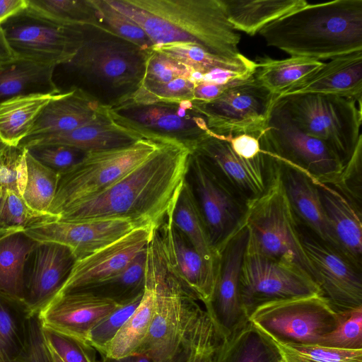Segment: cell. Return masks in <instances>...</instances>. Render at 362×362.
<instances>
[{"label":"cell","mask_w":362,"mask_h":362,"mask_svg":"<svg viewBox=\"0 0 362 362\" xmlns=\"http://www.w3.org/2000/svg\"><path fill=\"white\" fill-rule=\"evenodd\" d=\"M192 149L163 142L144 161L104 190L64 208L57 221L124 219L157 230L187 178Z\"/></svg>","instance_id":"6da1fadb"},{"label":"cell","mask_w":362,"mask_h":362,"mask_svg":"<svg viewBox=\"0 0 362 362\" xmlns=\"http://www.w3.org/2000/svg\"><path fill=\"white\" fill-rule=\"evenodd\" d=\"M106 1L136 23L153 46L189 43L220 57L240 54V35L228 21L221 0Z\"/></svg>","instance_id":"7a4b0ae2"},{"label":"cell","mask_w":362,"mask_h":362,"mask_svg":"<svg viewBox=\"0 0 362 362\" xmlns=\"http://www.w3.org/2000/svg\"><path fill=\"white\" fill-rule=\"evenodd\" d=\"M268 46L320 61L362 50V0L308 4L258 33Z\"/></svg>","instance_id":"3957f363"},{"label":"cell","mask_w":362,"mask_h":362,"mask_svg":"<svg viewBox=\"0 0 362 362\" xmlns=\"http://www.w3.org/2000/svg\"><path fill=\"white\" fill-rule=\"evenodd\" d=\"M83 38L64 66L78 89L107 108L129 98L140 87L148 50L100 25H83Z\"/></svg>","instance_id":"277c9868"},{"label":"cell","mask_w":362,"mask_h":362,"mask_svg":"<svg viewBox=\"0 0 362 362\" xmlns=\"http://www.w3.org/2000/svg\"><path fill=\"white\" fill-rule=\"evenodd\" d=\"M266 153L269 161L268 184L260 196L247 203L244 223L248 233L246 247L299 270L316 283L315 271L301 243L299 224L286 196L280 164L275 156Z\"/></svg>","instance_id":"5b68a950"},{"label":"cell","mask_w":362,"mask_h":362,"mask_svg":"<svg viewBox=\"0 0 362 362\" xmlns=\"http://www.w3.org/2000/svg\"><path fill=\"white\" fill-rule=\"evenodd\" d=\"M151 245L155 271V312L148 334L135 354L145 356L154 362H164L185 346L204 308L167 269L157 230Z\"/></svg>","instance_id":"8992f818"},{"label":"cell","mask_w":362,"mask_h":362,"mask_svg":"<svg viewBox=\"0 0 362 362\" xmlns=\"http://www.w3.org/2000/svg\"><path fill=\"white\" fill-rule=\"evenodd\" d=\"M276 101L303 132L324 141L346 163L361 135V107H357L356 100L302 93L278 97Z\"/></svg>","instance_id":"52a82bcc"},{"label":"cell","mask_w":362,"mask_h":362,"mask_svg":"<svg viewBox=\"0 0 362 362\" xmlns=\"http://www.w3.org/2000/svg\"><path fill=\"white\" fill-rule=\"evenodd\" d=\"M163 142L141 138L129 146L88 152L80 163L59 175L48 213L58 216L66 206L107 188L144 161Z\"/></svg>","instance_id":"ba28073f"},{"label":"cell","mask_w":362,"mask_h":362,"mask_svg":"<svg viewBox=\"0 0 362 362\" xmlns=\"http://www.w3.org/2000/svg\"><path fill=\"white\" fill-rule=\"evenodd\" d=\"M107 112L115 123L144 138L177 142L192 150L212 134L191 100L138 102L127 99L107 108Z\"/></svg>","instance_id":"9c48e42d"},{"label":"cell","mask_w":362,"mask_h":362,"mask_svg":"<svg viewBox=\"0 0 362 362\" xmlns=\"http://www.w3.org/2000/svg\"><path fill=\"white\" fill-rule=\"evenodd\" d=\"M341 317L320 294L268 302L257 307L249 320L273 340L318 344Z\"/></svg>","instance_id":"30bf717a"},{"label":"cell","mask_w":362,"mask_h":362,"mask_svg":"<svg viewBox=\"0 0 362 362\" xmlns=\"http://www.w3.org/2000/svg\"><path fill=\"white\" fill-rule=\"evenodd\" d=\"M257 139L262 151L322 182H334L345 165L327 144L303 132L276 99L267 126Z\"/></svg>","instance_id":"8fae6325"},{"label":"cell","mask_w":362,"mask_h":362,"mask_svg":"<svg viewBox=\"0 0 362 362\" xmlns=\"http://www.w3.org/2000/svg\"><path fill=\"white\" fill-rule=\"evenodd\" d=\"M1 27L16 58L48 66L69 62L83 38V25L59 23L28 6Z\"/></svg>","instance_id":"7c38bea8"},{"label":"cell","mask_w":362,"mask_h":362,"mask_svg":"<svg viewBox=\"0 0 362 362\" xmlns=\"http://www.w3.org/2000/svg\"><path fill=\"white\" fill-rule=\"evenodd\" d=\"M187 175H190L191 181L188 182L211 241L220 253L227 242L244 226L247 202L195 149L189 156Z\"/></svg>","instance_id":"4fadbf2b"},{"label":"cell","mask_w":362,"mask_h":362,"mask_svg":"<svg viewBox=\"0 0 362 362\" xmlns=\"http://www.w3.org/2000/svg\"><path fill=\"white\" fill-rule=\"evenodd\" d=\"M276 98L252 76L212 100L192 103L212 134L226 139L243 134L258 139L267 126Z\"/></svg>","instance_id":"5bb4252c"},{"label":"cell","mask_w":362,"mask_h":362,"mask_svg":"<svg viewBox=\"0 0 362 362\" xmlns=\"http://www.w3.org/2000/svg\"><path fill=\"white\" fill-rule=\"evenodd\" d=\"M240 287L244 308L250 317L264 303L320 294L317 284L299 270L245 248Z\"/></svg>","instance_id":"9a60e30c"},{"label":"cell","mask_w":362,"mask_h":362,"mask_svg":"<svg viewBox=\"0 0 362 362\" xmlns=\"http://www.w3.org/2000/svg\"><path fill=\"white\" fill-rule=\"evenodd\" d=\"M301 243L321 295L337 313L362 307V276L341 252L299 225Z\"/></svg>","instance_id":"2e32d148"},{"label":"cell","mask_w":362,"mask_h":362,"mask_svg":"<svg viewBox=\"0 0 362 362\" xmlns=\"http://www.w3.org/2000/svg\"><path fill=\"white\" fill-rule=\"evenodd\" d=\"M247 236V230L244 226L221 250L212 298L209 306L204 308L211 317L221 339L249 322L240 287Z\"/></svg>","instance_id":"e0dca14e"},{"label":"cell","mask_w":362,"mask_h":362,"mask_svg":"<svg viewBox=\"0 0 362 362\" xmlns=\"http://www.w3.org/2000/svg\"><path fill=\"white\" fill-rule=\"evenodd\" d=\"M120 303L86 290L55 296L37 315L42 330L89 346L90 330Z\"/></svg>","instance_id":"ac0fdd59"},{"label":"cell","mask_w":362,"mask_h":362,"mask_svg":"<svg viewBox=\"0 0 362 362\" xmlns=\"http://www.w3.org/2000/svg\"><path fill=\"white\" fill-rule=\"evenodd\" d=\"M75 262L67 246L37 243L28 255L24 270V308L28 317L37 316L57 294Z\"/></svg>","instance_id":"d6986e66"},{"label":"cell","mask_w":362,"mask_h":362,"mask_svg":"<svg viewBox=\"0 0 362 362\" xmlns=\"http://www.w3.org/2000/svg\"><path fill=\"white\" fill-rule=\"evenodd\" d=\"M154 231L148 227L136 228L92 255L76 260L57 295L89 289L116 276L147 248Z\"/></svg>","instance_id":"ffe728a7"},{"label":"cell","mask_w":362,"mask_h":362,"mask_svg":"<svg viewBox=\"0 0 362 362\" xmlns=\"http://www.w3.org/2000/svg\"><path fill=\"white\" fill-rule=\"evenodd\" d=\"M136 228H139L136 223L124 219L55 221L24 232L37 242H53L67 246L76 260H78L114 243Z\"/></svg>","instance_id":"44dd1931"},{"label":"cell","mask_w":362,"mask_h":362,"mask_svg":"<svg viewBox=\"0 0 362 362\" xmlns=\"http://www.w3.org/2000/svg\"><path fill=\"white\" fill-rule=\"evenodd\" d=\"M172 209L157 229L165 264L182 286L206 308L212 298L216 274L174 226Z\"/></svg>","instance_id":"7402d4cb"},{"label":"cell","mask_w":362,"mask_h":362,"mask_svg":"<svg viewBox=\"0 0 362 362\" xmlns=\"http://www.w3.org/2000/svg\"><path fill=\"white\" fill-rule=\"evenodd\" d=\"M204 155L220 175L247 203L266 189L269 176V161L262 150L252 160L238 156L224 138L211 134L194 148Z\"/></svg>","instance_id":"603a6c76"},{"label":"cell","mask_w":362,"mask_h":362,"mask_svg":"<svg viewBox=\"0 0 362 362\" xmlns=\"http://www.w3.org/2000/svg\"><path fill=\"white\" fill-rule=\"evenodd\" d=\"M276 158L280 164L286 196L298 224L340 252L316 185L299 168Z\"/></svg>","instance_id":"cb8c5ba5"},{"label":"cell","mask_w":362,"mask_h":362,"mask_svg":"<svg viewBox=\"0 0 362 362\" xmlns=\"http://www.w3.org/2000/svg\"><path fill=\"white\" fill-rule=\"evenodd\" d=\"M310 179L318 189L340 252L361 270V209L332 185Z\"/></svg>","instance_id":"d4e9b609"},{"label":"cell","mask_w":362,"mask_h":362,"mask_svg":"<svg viewBox=\"0 0 362 362\" xmlns=\"http://www.w3.org/2000/svg\"><path fill=\"white\" fill-rule=\"evenodd\" d=\"M141 138L144 137L115 123L107 115L71 131L28 136L18 146L57 144L90 152L129 146Z\"/></svg>","instance_id":"484cf974"},{"label":"cell","mask_w":362,"mask_h":362,"mask_svg":"<svg viewBox=\"0 0 362 362\" xmlns=\"http://www.w3.org/2000/svg\"><path fill=\"white\" fill-rule=\"evenodd\" d=\"M107 115V107L81 90L71 89L57 94L47 104L28 136L71 131Z\"/></svg>","instance_id":"4316f807"},{"label":"cell","mask_w":362,"mask_h":362,"mask_svg":"<svg viewBox=\"0 0 362 362\" xmlns=\"http://www.w3.org/2000/svg\"><path fill=\"white\" fill-rule=\"evenodd\" d=\"M302 93L337 95L361 103L362 50L331 59L305 83L283 96Z\"/></svg>","instance_id":"83f0119b"},{"label":"cell","mask_w":362,"mask_h":362,"mask_svg":"<svg viewBox=\"0 0 362 362\" xmlns=\"http://www.w3.org/2000/svg\"><path fill=\"white\" fill-rule=\"evenodd\" d=\"M155 305L154 261L150 241L146 250L145 283L141 302L100 356L117 358L135 354L148 334Z\"/></svg>","instance_id":"f1b7e54d"},{"label":"cell","mask_w":362,"mask_h":362,"mask_svg":"<svg viewBox=\"0 0 362 362\" xmlns=\"http://www.w3.org/2000/svg\"><path fill=\"white\" fill-rule=\"evenodd\" d=\"M174 226L186 238L208 267L217 275L220 253L214 247L187 179L172 209Z\"/></svg>","instance_id":"f546056e"},{"label":"cell","mask_w":362,"mask_h":362,"mask_svg":"<svg viewBox=\"0 0 362 362\" xmlns=\"http://www.w3.org/2000/svg\"><path fill=\"white\" fill-rule=\"evenodd\" d=\"M57 66L16 58L0 64V103L33 93H62L54 81Z\"/></svg>","instance_id":"4dcf8cb0"},{"label":"cell","mask_w":362,"mask_h":362,"mask_svg":"<svg viewBox=\"0 0 362 362\" xmlns=\"http://www.w3.org/2000/svg\"><path fill=\"white\" fill-rule=\"evenodd\" d=\"M237 31L253 36L267 24L308 5L305 0H221Z\"/></svg>","instance_id":"1f68e13d"},{"label":"cell","mask_w":362,"mask_h":362,"mask_svg":"<svg viewBox=\"0 0 362 362\" xmlns=\"http://www.w3.org/2000/svg\"><path fill=\"white\" fill-rule=\"evenodd\" d=\"M37 241L24 231L0 235V295L24 306V270Z\"/></svg>","instance_id":"d6a6232c"},{"label":"cell","mask_w":362,"mask_h":362,"mask_svg":"<svg viewBox=\"0 0 362 362\" xmlns=\"http://www.w3.org/2000/svg\"><path fill=\"white\" fill-rule=\"evenodd\" d=\"M212 362H283L275 343L250 320L222 339Z\"/></svg>","instance_id":"836d02e7"},{"label":"cell","mask_w":362,"mask_h":362,"mask_svg":"<svg viewBox=\"0 0 362 362\" xmlns=\"http://www.w3.org/2000/svg\"><path fill=\"white\" fill-rule=\"evenodd\" d=\"M324 64V62L306 57L263 58L257 63L253 77L278 98L299 87Z\"/></svg>","instance_id":"e575fe53"},{"label":"cell","mask_w":362,"mask_h":362,"mask_svg":"<svg viewBox=\"0 0 362 362\" xmlns=\"http://www.w3.org/2000/svg\"><path fill=\"white\" fill-rule=\"evenodd\" d=\"M57 95H23L1 103L0 141L5 145L18 146L29 135L43 109Z\"/></svg>","instance_id":"d590c367"},{"label":"cell","mask_w":362,"mask_h":362,"mask_svg":"<svg viewBox=\"0 0 362 362\" xmlns=\"http://www.w3.org/2000/svg\"><path fill=\"white\" fill-rule=\"evenodd\" d=\"M153 47L202 75L215 69L254 74L257 66L255 62L242 54L234 58L220 57L194 44L173 43Z\"/></svg>","instance_id":"8d00e7d4"},{"label":"cell","mask_w":362,"mask_h":362,"mask_svg":"<svg viewBox=\"0 0 362 362\" xmlns=\"http://www.w3.org/2000/svg\"><path fill=\"white\" fill-rule=\"evenodd\" d=\"M28 319L24 306L0 295V360H11L25 348Z\"/></svg>","instance_id":"74e56055"},{"label":"cell","mask_w":362,"mask_h":362,"mask_svg":"<svg viewBox=\"0 0 362 362\" xmlns=\"http://www.w3.org/2000/svg\"><path fill=\"white\" fill-rule=\"evenodd\" d=\"M27 181L23 198L33 209L48 213L54 199L59 175L35 159L27 151Z\"/></svg>","instance_id":"f35d334b"},{"label":"cell","mask_w":362,"mask_h":362,"mask_svg":"<svg viewBox=\"0 0 362 362\" xmlns=\"http://www.w3.org/2000/svg\"><path fill=\"white\" fill-rule=\"evenodd\" d=\"M146 250L147 248L136 255L116 276L86 291L94 292L120 303L142 293L145 283Z\"/></svg>","instance_id":"ab89813d"},{"label":"cell","mask_w":362,"mask_h":362,"mask_svg":"<svg viewBox=\"0 0 362 362\" xmlns=\"http://www.w3.org/2000/svg\"><path fill=\"white\" fill-rule=\"evenodd\" d=\"M58 218L56 215L33 209L21 195L14 192L0 194V233L25 231Z\"/></svg>","instance_id":"60d3db41"},{"label":"cell","mask_w":362,"mask_h":362,"mask_svg":"<svg viewBox=\"0 0 362 362\" xmlns=\"http://www.w3.org/2000/svg\"><path fill=\"white\" fill-rule=\"evenodd\" d=\"M28 4L40 14L63 24L100 25L91 0H28Z\"/></svg>","instance_id":"b9f144b4"},{"label":"cell","mask_w":362,"mask_h":362,"mask_svg":"<svg viewBox=\"0 0 362 362\" xmlns=\"http://www.w3.org/2000/svg\"><path fill=\"white\" fill-rule=\"evenodd\" d=\"M272 340L278 347L283 362H362V350H345L317 344H296Z\"/></svg>","instance_id":"7bdbcfd3"},{"label":"cell","mask_w":362,"mask_h":362,"mask_svg":"<svg viewBox=\"0 0 362 362\" xmlns=\"http://www.w3.org/2000/svg\"><path fill=\"white\" fill-rule=\"evenodd\" d=\"M91 1L100 25L144 50H148L153 46L146 33L136 23L112 8L106 0Z\"/></svg>","instance_id":"ee69618b"},{"label":"cell","mask_w":362,"mask_h":362,"mask_svg":"<svg viewBox=\"0 0 362 362\" xmlns=\"http://www.w3.org/2000/svg\"><path fill=\"white\" fill-rule=\"evenodd\" d=\"M26 148L4 145L0 148V194L12 191L23 195L27 181Z\"/></svg>","instance_id":"f6af8a7d"},{"label":"cell","mask_w":362,"mask_h":362,"mask_svg":"<svg viewBox=\"0 0 362 362\" xmlns=\"http://www.w3.org/2000/svg\"><path fill=\"white\" fill-rule=\"evenodd\" d=\"M143 292L133 298L120 303L115 310L97 323L88 334V344L99 354L102 353L124 322L135 311L141 302Z\"/></svg>","instance_id":"bcb514c9"},{"label":"cell","mask_w":362,"mask_h":362,"mask_svg":"<svg viewBox=\"0 0 362 362\" xmlns=\"http://www.w3.org/2000/svg\"><path fill=\"white\" fill-rule=\"evenodd\" d=\"M317 345L345 350H362V307L342 313L337 327Z\"/></svg>","instance_id":"7dc6e473"},{"label":"cell","mask_w":362,"mask_h":362,"mask_svg":"<svg viewBox=\"0 0 362 362\" xmlns=\"http://www.w3.org/2000/svg\"><path fill=\"white\" fill-rule=\"evenodd\" d=\"M194 72L186 65L152 47L147 52L142 83H164L177 78L191 80Z\"/></svg>","instance_id":"c3c4849f"},{"label":"cell","mask_w":362,"mask_h":362,"mask_svg":"<svg viewBox=\"0 0 362 362\" xmlns=\"http://www.w3.org/2000/svg\"><path fill=\"white\" fill-rule=\"evenodd\" d=\"M195 83L189 78H177L164 83H142L128 99L144 102L151 100H192Z\"/></svg>","instance_id":"681fc988"},{"label":"cell","mask_w":362,"mask_h":362,"mask_svg":"<svg viewBox=\"0 0 362 362\" xmlns=\"http://www.w3.org/2000/svg\"><path fill=\"white\" fill-rule=\"evenodd\" d=\"M38 162L61 175L77 165L88 152L57 144L38 145L25 148Z\"/></svg>","instance_id":"f907efd6"},{"label":"cell","mask_w":362,"mask_h":362,"mask_svg":"<svg viewBox=\"0 0 362 362\" xmlns=\"http://www.w3.org/2000/svg\"><path fill=\"white\" fill-rule=\"evenodd\" d=\"M332 186L361 209L362 199V135L354 151Z\"/></svg>","instance_id":"816d5d0a"},{"label":"cell","mask_w":362,"mask_h":362,"mask_svg":"<svg viewBox=\"0 0 362 362\" xmlns=\"http://www.w3.org/2000/svg\"><path fill=\"white\" fill-rule=\"evenodd\" d=\"M215 327V324L206 311H203L189 331L182 349L173 357L164 362H185L192 353L200 340ZM99 362H154L149 358L139 354H132L122 358H110L100 356Z\"/></svg>","instance_id":"f5cc1de1"},{"label":"cell","mask_w":362,"mask_h":362,"mask_svg":"<svg viewBox=\"0 0 362 362\" xmlns=\"http://www.w3.org/2000/svg\"><path fill=\"white\" fill-rule=\"evenodd\" d=\"M43 332L47 344L64 362H98L95 358L97 351L90 346L52 332L44 330Z\"/></svg>","instance_id":"db71d44e"},{"label":"cell","mask_w":362,"mask_h":362,"mask_svg":"<svg viewBox=\"0 0 362 362\" xmlns=\"http://www.w3.org/2000/svg\"><path fill=\"white\" fill-rule=\"evenodd\" d=\"M0 362H52L44 332L37 316L28 319V341L23 351L16 358Z\"/></svg>","instance_id":"11a10c76"},{"label":"cell","mask_w":362,"mask_h":362,"mask_svg":"<svg viewBox=\"0 0 362 362\" xmlns=\"http://www.w3.org/2000/svg\"><path fill=\"white\" fill-rule=\"evenodd\" d=\"M221 340L215 326L200 340L185 362H212Z\"/></svg>","instance_id":"9f6ffc18"},{"label":"cell","mask_w":362,"mask_h":362,"mask_svg":"<svg viewBox=\"0 0 362 362\" xmlns=\"http://www.w3.org/2000/svg\"><path fill=\"white\" fill-rule=\"evenodd\" d=\"M233 151L246 160L257 158L262 151L258 139L251 135L243 134L226 139Z\"/></svg>","instance_id":"6f0895ef"},{"label":"cell","mask_w":362,"mask_h":362,"mask_svg":"<svg viewBox=\"0 0 362 362\" xmlns=\"http://www.w3.org/2000/svg\"><path fill=\"white\" fill-rule=\"evenodd\" d=\"M243 80H237L224 84H217L204 81L196 83L193 91V98L192 101L207 102L212 100L218 98L227 88L238 83Z\"/></svg>","instance_id":"680465c9"},{"label":"cell","mask_w":362,"mask_h":362,"mask_svg":"<svg viewBox=\"0 0 362 362\" xmlns=\"http://www.w3.org/2000/svg\"><path fill=\"white\" fill-rule=\"evenodd\" d=\"M28 6V0H0V26Z\"/></svg>","instance_id":"91938a15"},{"label":"cell","mask_w":362,"mask_h":362,"mask_svg":"<svg viewBox=\"0 0 362 362\" xmlns=\"http://www.w3.org/2000/svg\"><path fill=\"white\" fill-rule=\"evenodd\" d=\"M16 59L12 50L11 49L4 33L0 26V64L11 61Z\"/></svg>","instance_id":"94428289"},{"label":"cell","mask_w":362,"mask_h":362,"mask_svg":"<svg viewBox=\"0 0 362 362\" xmlns=\"http://www.w3.org/2000/svg\"><path fill=\"white\" fill-rule=\"evenodd\" d=\"M47 346L48 347V350H49V355H50V357H51L52 362H64L60 358V357L57 355V354L51 347H49L47 344Z\"/></svg>","instance_id":"6125c7cd"},{"label":"cell","mask_w":362,"mask_h":362,"mask_svg":"<svg viewBox=\"0 0 362 362\" xmlns=\"http://www.w3.org/2000/svg\"><path fill=\"white\" fill-rule=\"evenodd\" d=\"M6 233H0V235H4V234H6Z\"/></svg>","instance_id":"be15d7a7"},{"label":"cell","mask_w":362,"mask_h":362,"mask_svg":"<svg viewBox=\"0 0 362 362\" xmlns=\"http://www.w3.org/2000/svg\"><path fill=\"white\" fill-rule=\"evenodd\" d=\"M3 145H4V144L0 141V146H3Z\"/></svg>","instance_id":"e7e4bbea"},{"label":"cell","mask_w":362,"mask_h":362,"mask_svg":"<svg viewBox=\"0 0 362 362\" xmlns=\"http://www.w3.org/2000/svg\"><path fill=\"white\" fill-rule=\"evenodd\" d=\"M4 145H5V144H4ZM4 145H3V146H4ZM3 146H0V148H1Z\"/></svg>","instance_id":"03108f58"}]
</instances>
